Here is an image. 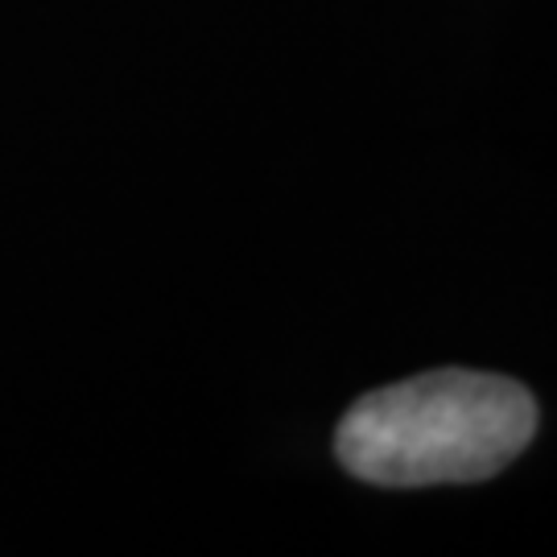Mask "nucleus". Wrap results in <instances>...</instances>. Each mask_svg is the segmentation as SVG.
Returning a JSON list of instances; mask_svg holds the SVG:
<instances>
[{"label": "nucleus", "instance_id": "f257e3e1", "mask_svg": "<svg viewBox=\"0 0 557 557\" xmlns=\"http://www.w3.org/2000/svg\"><path fill=\"white\" fill-rule=\"evenodd\" d=\"M537 400L512 376L438 368L359 397L335 430L338 462L376 487L499 475L537 434Z\"/></svg>", "mask_w": 557, "mask_h": 557}]
</instances>
